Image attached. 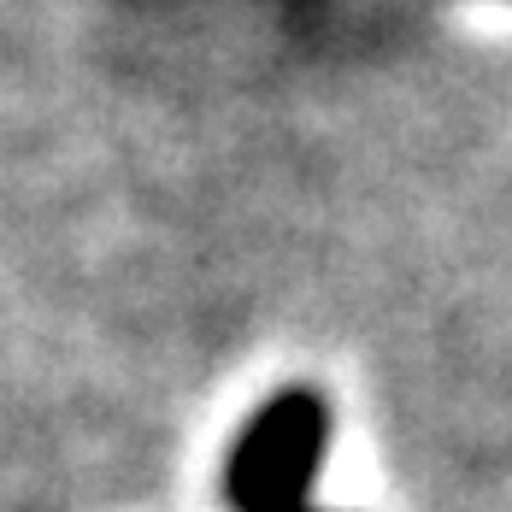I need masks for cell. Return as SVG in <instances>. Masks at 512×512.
Returning a JSON list of instances; mask_svg holds the SVG:
<instances>
[{"label":"cell","instance_id":"cell-1","mask_svg":"<svg viewBox=\"0 0 512 512\" xmlns=\"http://www.w3.org/2000/svg\"><path fill=\"white\" fill-rule=\"evenodd\" d=\"M330 412L312 389H283L254 412L224 465V495L236 512H312V477L324 460Z\"/></svg>","mask_w":512,"mask_h":512}]
</instances>
